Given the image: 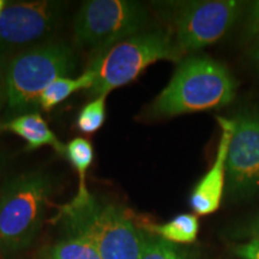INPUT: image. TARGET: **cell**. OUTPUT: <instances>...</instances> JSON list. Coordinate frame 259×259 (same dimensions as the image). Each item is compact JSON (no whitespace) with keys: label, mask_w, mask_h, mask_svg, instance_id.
Returning a JSON list of instances; mask_svg holds the SVG:
<instances>
[{"label":"cell","mask_w":259,"mask_h":259,"mask_svg":"<svg viewBox=\"0 0 259 259\" xmlns=\"http://www.w3.org/2000/svg\"><path fill=\"white\" fill-rule=\"evenodd\" d=\"M236 87L226 65L209 57H189L180 61L147 113L149 118H171L222 108L234 100Z\"/></svg>","instance_id":"obj_1"},{"label":"cell","mask_w":259,"mask_h":259,"mask_svg":"<svg viewBox=\"0 0 259 259\" xmlns=\"http://www.w3.org/2000/svg\"><path fill=\"white\" fill-rule=\"evenodd\" d=\"M67 235L80 236L94 245L102 259H141L143 231L121 206L73 197L56 216Z\"/></svg>","instance_id":"obj_2"},{"label":"cell","mask_w":259,"mask_h":259,"mask_svg":"<svg viewBox=\"0 0 259 259\" xmlns=\"http://www.w3.org/2000/svg\"><path fill=\"white\" fill-rule=\"evenodd\" d=\"M76 53L65 42H48L29 48L9 60L5 103L14 116L37 112L40 96L54 79L71 77L77 69Z\"/></svg>","instance_id":"obj_3"},{"label":"cell","mask_w":259,"mask_h":259,"mask_svg":"<svg viewBox=\"0 0 259 259\" xmlns=\"http://www.w3.org/2000/svg\"><path fill=\"white\" fill-rule=\"evenodd\" d=\"M53 192L50 177L30 171L6 181L0 190V255L27 250L40 232Z\"/></svg>","instance_id":"obj_4"},{"label":"cell","mask_w":259,"mask_h":259,"mask_svg":"<svg viewBox=\"0 0 259 259\" xmlns=\"http://www.w3.org/2000/svg\"><path fill=\"white\" fill-rule=\"evenodd\" d=\"M181 56L183 53L168 32H138L93 57L85 69L94 76V84L88 92L95 97L107 96L114 89L134 82L151 64L160 60L180 63Z\"/></svg>","instance_id":"obj_5"},{"label":"cell","mask_w":259,"mask_h":259,"mask_svg":"<svg viewBox=\"0 0 259 259\" xmlns=\"http://www.w3.org/2000/svg\"><path fill=\"white\" fill-rule=\"evenodd\" d=\"M148 12L141 3L130 0L84 2L73 21L76 46L94 56L144 31Z\"/></svg>","instance_id":"obj_6"},{"label":"cell","mask_w":259,"mask_h":259,"mask_svg":"<svg viewBox=\"0 0 259 259\" xmlns=\"http://www.w3.org/2000/svg\"><path fill=\"white\" fill-rule=\"evenodd\" d=\"M244 3L206 0L181 4L173 21L174 42L181 53L199 51L218 42L241 15Z\"/></svg>","instance_id":"obj_7"},{"label":"cell","mask_w":259,"mask_h":259,"mask_svg":"<svg viewBox=\"0 0 259 259\" xmlns=\"http://www.w3.org/2000/svg\"><path fill=\"white\" fill-rule=\"evenodd\" d=\"M226 168V191L233 199L259 193V109L246 108L234 118Z\"/></svg>","instance_id":"obj_8"},{"label":"cell","mask_w":259,"mask_h":259,"mask_svg":"<svg viewBox=\"0 0 259 259\" xmlns=\"http://www.w3.org/2000/svg\"><path fill=\"white\" fill-rule=\"evenodd\" d=\"M66 4L63 2H8L0 12V47L34 44L60 24Z\"/></svg>","instance_id":"obj_9"},{"label":"cell","mask_w":259,"mask_h":259,"mask_svg":"<svg viewBox=\"0 0 259 259\" xmlns=\"http://www.w3.org/2000/svg\"><path fill=\"white\" fill-rule=\"evenodd\" d=\"M219 124L222 128L215 161L211 168L198 181L190 196V205L197 215L204 216L215 212L221 205L223 191L226 190V168L229 143L234 134V119L219 116Z\"/></svg>","instance_id":"obj_10"},{"label":"cell","mask_w":259,"mask_h":259,"mask_svg":"<svg viewBox=\"0 0 259 259\" xmlns=\"http://www.w3.org/2000/svg\"><path fill=\"white\" fill-rule=\"evenodd\" d=\"M0 132L17 135L24 139L28 151L37 150L42 147H51L61 156H65L66 145L60 142L56 134L38 112L21 114L0 122Z\"/></svg>","instance_id":"obj_11"},{"label":"cell","mask_w":259,"mask_h":259,"mask_svg":"<svg viewBox=\"0 0 259 259\" xmlns=\"http://www.w3.org/2000/svg\"><path fill=\"white\" fill-rule=\"evenodd\" d=\"M139 228L171 244H192L198 235L199 222L196 215L180 213L170 221L162 225L149 223V225L139 226Z\"/></svg>","instance_id":"obj_12"},{"label":"cell","mask_w":259,"mask_h":259,"mask_svg":"<svg viewBox=\"0 0 259 259\" xmlns=\"http://www.w3.org/2000/svg\"><path fill=\"white\" fill-rule=\"evenodd\" d=\"M94 84V76L90 71L85 70L80 76L60 77L54 79L45 89L40 96V108L45 112H51L58 105L65 101L67 97L79 90H89Z\"/></svg>","instance_id":"obj_13"},{"label":"cell","mask_w":259,"mask_h":259,"mask_svg":"<svg viewBox=\"0 0 259 259\" xmlns=\"http://www.w3.org/2000/svg\"><path fill=\"white\" fill-rule=\"evenodd\" d=\"M65 157L78 174V191L74 197L87 198L92 194L87 187V173L94 161V147L92 142L83 137L73 138L66 144Z\"/></svg>","instance_id":"obj_14"},{"label":"cell","mask_w":259,"mask_h":259,"mask_svg":"<svg viewBox=\"0 0 259 259\" xmlns=\"http://www.w3.org/2000/svg\"><path fill=\"white\" fill-rule=\"evenodd\" d=\"M48 259H102L94 245L80 236L67 235L58 241L48 253Z\"/></svg>","instance_id":"obj_15"},{"label":"cell","mask_w":259,"mask_h":259,"mask_svg":"<svg viewBox=\"0 0 259 259\" xmlns=\"http://www.w3.org/2000/svg\"><path fill=\"white\" fill-rule=\"evenodd\" d=\"M106 95L97 96L80 109L76 119V127L84 135L99 131L106 120Z\"/></svg>","instance_id":"obj_16"},{"label":"cell","mask_w":259,"mask_h":259,"mask_svg":"<svg viewBox=\"0 0 259 259\" xmlns=\"http://www.w3.org/2000/svg\"><path fill=\"white\" fill-rule=\"evenodd\" d=\"M141 259H187V257L171 242L143 231Z\"/></svg>","instance_id":"obj_17"},{"label":"cell","mask_w":259,"mask_h":259,"mask_svg":"<svg viewBox=\"0 0 259 259\" xmlns=\"http://www.w3.org/2000/svg\"><path fill=\"white\" fill-rule=\"evenodd\" d=\"M242 36L246 41L259 40V0L252 2L248 5Z\"/></svg>","instance_id":"obj_18"},{"label":"cell","mask_w":259,"mask_h":259,"mask_svg":"<svg viewBox=\"0 0 259 259\" xmlns=\"http://www.w3.org/2000/svg\"><path fill=\"white\" fill-rule=\"evenodd\" d=\"M234 253L241 259H259V238L250 239L245 244L236 245Z\"/></svg>","instance_id":"obj_19"},{"label":"cell","mask_w":259,"mask_h":259,"mask_svg":"<svg viewBox=\"0 0 259 259\" xmlns=\"http://www.w3.org/2000/svg\"><path fill=\"white\" fill-rule=\"evenodd\" d=\"M240 231L242 236H247L250 239L259 238V213L248 220V222L241 227Z\"/></svg>","instance_id":"obj_20"},{"label":"cell","mask_w":259,"mask_h":259,"mask_svg":"<svg viewBox=\"0 0 259 259\" xmlns=\"http://www.w3.org/2000/svg\"><path fill=\"white\" fill-rule=\"evenodd\" d=\"M9 60L4 53H0V103L5 102V85H6V70Z\"/></svg>","instance_id":"obj_21"},{"label":"cell","mask_w":259,"mask_h":259,"mask_svg":"<svg viewBox=\"0 0 259 259\" xmlns=\"http://www.w3.org/2000/svg\"><path fill=\"white\" fill-rule=\"evenodd\" d=\"M252 58H253V61L255 63V65L259 67V42H258L257 47L254 48L253 53H252Z\"/></svg>","instance_id":"obj_22"},{"label":"cell","mask_w":259,"mask_h":259,"mask_svg":"<svg viewBox=\"0 0 259 259\" xmlns=\"http://www.w3.org/2000/svg\"><path fill=\"white\" fill-rule=\"evenodd\" d=\"M5 163H6V157L4 156V155L0 154V173H2V170L4 169Z\"/></svg>","instance_id":"obj_23"},{"label":"cell","mask_w":259,"mask_h":259,"mask_svg":"<svg viewBox=\"0 0 259 259\" xmlns=\"http://www.w3.org/2000/svg\"><path fill=\"white\" fill-rule=\"evenodd\" d=\"M6 3H8V2H5V0H0V12H2L3 9L5 8Z\"/></svg>","instance_id":"obj_24"}]
</instances>
